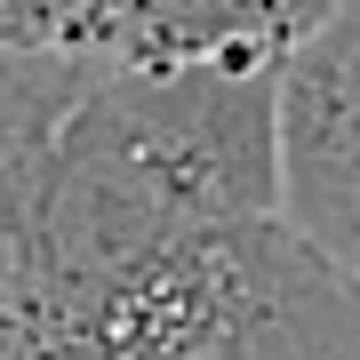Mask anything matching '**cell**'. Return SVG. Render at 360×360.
Here are the masks:
<instances>
[{
	"mask_svg": "<svg viewBox=\"0 0 360 360\" xmlns=\"http://www.w3.org/2000/svg\"><path fill=\"white\" fill-rule=\"evenodd\" d=\"M0 360H360L272 208V80L0 49Z\"/></svg>",
	"mask_w": 360,
	"mask_h": 360,
	"instance_id": "obj_1",
	"label": "cell"
},
{
	"mask_svg": "<svg viewBox=\"0 0 360 360\" xmlns=\"http://www.w3.org/2000/svg\"><path fill=\"white\" fill-rule=\"evenodd\" d=\"M272 208L360 296V0H328L272 80Z\"/></svg>",
	"mask_w": 360,
	"mask_h": 360,
	"instance_id": "obj_2",
	"label": "cell"
},
{
	"mask_svg": "<svg viewBox=\"0 0 360 360\" xmlns=\"http://www.w3.org/2000/svg\"><path fill=\"white\" fill-rule=\"evenodd\" d=\"M321 8L328 0H104L80 56L136 80H281Z\"/></svg>",
	"mask_w": 360,
	"mask_h": 360,
	"instance_id": "obj_3",
	"label": "cell"
},
{
	"mask_svg": "<svg viewBox=\"0 0 360 360\" xmlns=\"http://www.w3.org/2000/svg\"><path fill=\"white\" fill-rule=\"evenodd\" d=\"M104 0H0V49L8 56H80Z\"/></svg>",
	"mask_w": 360,
	"mask_h": 360,
	"instance_id": "obj_4",
	"label": "cell"
}]
</instances>
